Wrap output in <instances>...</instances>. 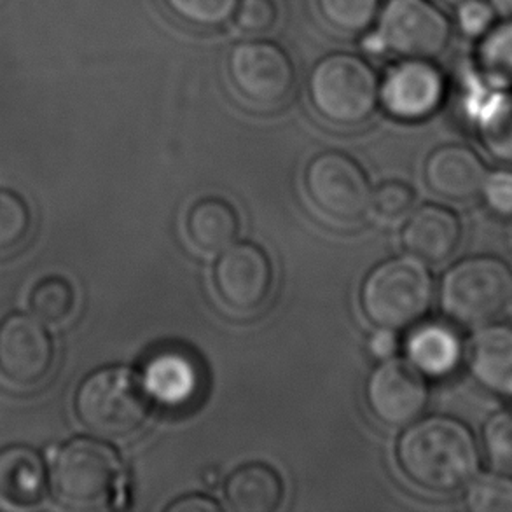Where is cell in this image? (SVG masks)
<instances>
[{
    "label": "cell",
    "mask_w": 512,
    "mask_h": 512,
    "mask_svg": "<svg viewBox=\"0 0 512 512\" xmlns=\"http://www.w3.org/2000/svg\"><path fill=\"white\" fill-rule=\"evenodd\" d=\"M511 299V266L495 256L465 257L444 273L439 285L444 315L467 329L497 322Z\"/></svg>",
    "instance_id": "277c9868"
},
{
    "label": "cell",
    "mask_w": 512,
    "mask_h": 512,
    "mask_svg": "<svg viewBox=\"0 0 512 512\" xmlns=\"http://www.w3.org/2000/svg\"><path fill=\"white\" fill-rule=\"evenodd\" d=\"M231 83L250 104L277 107L291 95L296 70L284 49L268 41H243L228 58Z\"/></svg>",
    "instance_id": "9c48e42d"
},
{
    "label": "cell",
    "mask_w": 512,
    "mask_h": 512,
    "mask_svg": "<svg viewBox=\"0 0 512 512\" xmlns=\"http://www.w3.org/2000/svg\"><path fill=\"white\" fill-rule=\"evenodd\" d=\"M30 310L44 324L60 326L76 310V291L67 278H42L30 292Z\"/></svg>",
    "instance_id": "cb8c5ba5"
},
{
    "label": "cell",
    "mask_w": 512,
    "mask_h": 512,
    "mask_svg": "<svg viewBox=\"0 0 512 512\" xmlns=\"http://www.w3.org/2000/svg\"><path fill=\"white\" fill-rule=\"evenodd\" d=\"M273 284L271 259L256 243H233L219 254L214 266L215 292L233 312L252 313L263 308Z\"/></svg>",
    "instance_id": "8fae6325"
},
{
    "label": "cell",
    "mask_w": 512,
    "mask_h": 512,
    "mask_svg": "<svg viewBox=\"0 0 512 512\" xmlns=\"http://www.w3.org/2000/svg\"><path fill=\"white\" fill-rule=\"evenodd\" d=\"M486 173L485 161L474 149L464 144H446L429 154L423 180L439 198L462 203L479 196Z\"/></svg>",
    "instance_id": "9a60e30c"
},
{
    "label": "cell",
    "mask_w": 512,
    "mask_h": 512,
    "mask_svg": "<svg viewBox=\"0 0 512 512\" xmlns=\"http://www.w3.org/2000/svg\"><path fill=\"white\" fill-rule=\"evenodd\" d=\"M481 451L497 471L512 474V404L495 409L481 429Z\"/></svg>",
    "instance_id": "484cf974"
},
{
    "label": "cell",
    "mask_w": 512,
    "mask_h": 512,
    "mask_svg": "<svg viewBox=\"0 0 512 512\" xmlns=\"http://www.w3.org/2000/svg\"><path fill=\"white\" fill-rule=\"evenodd\" d=\"M366 402L378 422L390 429H404L423 415L429 404V387L409 362L390 357L369 374Z\"/></svg>",
    "instance_id": "7c38bea8"
},
{
    "label": "cell",
    "mask_w": 512,
    "mask_h": 512,
    "mask_svg": "<svg viewBox=\"0 0 512 512\" xmlns=\"http://www.w3.org/2000/svg\"><path fill=\"white\" fill-rule=\"evenodd\" d=\"M55 364V343L44 322L11 313L0 320V374L14 387L34 388Z\"/></svg>",
    "instance_id": "30bf717a"
},
{
    "label": "cell",
    "mask_w": 512,
    "mask_h": 512,
    "mask_svg": "<svg viewBox=\"0 0 512 512\" xmlns=\"http://www.w3.org/2000/svg\"><path fill=\"white\" fill-rule=\"evenodd\" d=\"M446 77L430 60L402 58L380 84V100L385 111L401 121L430 118L443 105Z\"/></svg>",
    "instance_id": "4fadbf2b"
},
{
    "label": "cell",
    "mask_w": 512,
    "mask_h": 512,
    "mask_svg": "<svg viewBox=\"0 0 512 512\" xmlns=\"http://www.w3.org/2000/svg\"><path fill=\"white\" fill-rule=\"evenodd\" d=\"M465 506L472 512H512V474L479 471L465 486Z\"/></svg>",
    "instance_id": "d4e9b609"
},
{
    "label": "cell",
    "mask_w": 512,
    "mask_h": 512,
    "mask_svg": "<svg viewBox=\"0 0 512 512\" xmlns=\"http://www.w3.org/2000/svg\"><path fill=\"white\" fill-rule=\"evenodd\" d=\"M455 7L457 28L469 39L478 41L493 27V23L499 20L488 0H464Z\"/></svg>",
    "instance_id": "1f68e13d"
},
{
    "label": "cell",
    "mask_w": 512,
    "mask_h": 512,
    "mask_svg": "<svg viewBox=\"0 0 512 512\" xmlns=\"http://www.w3.org/2000/svg\"><path fill=\"white\" fill-rule=\"evenodd\" d=\"M485 207L499 219H512V167L488 170L479 191Z\"/></svg>",
    "instance_id": "4dcf8cb0"
},
{
    "label": "cell",
    "mask_w": 512,
    "mask_h": 512,
    "mask_svg": "<svg viewBox=\"0 0 512 512\" xmlns=\"http://www.w3.org/2000/svg\"><path fill=\"white\" fill-rule=\"evenodd\" d=\"M397 464L416 488L451 495L478 474L481 446L472 430L457 418H418L399 437Z\"/></svg>",
    "instance_id": "6da1fadb"
},
{
    "label": "cell",
    "mask_w": 512,
    "mask_h": 512,
    "mask_svg": "<svg viewBox=\"0 0 512 512\" xmlns=\"http://www.w3.org/2000/svg\"><path fill=\"white\" fill-rule=\"evenodd\" d=\"M305 189L320 214L343 224L364 219L373 203V187L364 168L340 151H327L308 163Z\"/></svg>",
    "instance_id": "ba28073f"
},
{
    "label": "cell",
    "mask_w": 512,
    "mask_h": 512,
    "mask_svg": "<svg viewBox=\"0 0 512 512\" xmlns=\"http://www.w3.org/2000/svg\"><path fill=\"white\" fill-rule=\"evenodd\" d=\"M167 512H221V506L205 495H187L172 502Z\"/></svg>",
    "instance_id": "836d02e7"
},
{
    "label": "cell",
    "mask_w": 512,
    "mask_h": 512,
    "mask_svg": "<svg viewBox=\"0 0 512 512\" xmlns=\"http://www.w3.org/2000/svg\"><path fill=\"white\" fill-rule=\"evenodd\" d=\"M284 481L266 464L242 465L224 485L228 506L236 512L277 511L284 500Z\"/></svg>",
    "instance_id": "ffe728a7"
},
{
    "label": "cell",
    "mask_w": 512,
    "mask_h": 512,
    "mask_svg": "<svg viewBox=\"0 0 512 512\" xmlns=\"http://www.w3.org/2000/svg\"><path fill=\"white\" fill-rule=\"evenodd\" d=\"M32 214L18 194L0 189V252L13 250L27 240Z\"/></svg>",
    "instance_id": "83f0119b"
},
{
    "label": "cell",
    "mask_w": 512,
    "mask_h": 512,
    "mask_svg": "<svg viewBox=\"0 0 512 512\" xmlns=\"http://www.w3.org/2000/svg\"><path fill=\"white\" fill-rule=\"evenodd\" d=\"M320 14L331 27L345 34H360L380 14V0H317Z\"/></svg>",
    "instance_id": "4316f807"
},
{
    "label": "cell",
    "mask_w": 512,
    "mask_h": 512,
    "mask_svg": "<svg viewBox=\"0 0 512 512\" xmlns=\"http://www.w3.org/2000/svg\"><path fill=\"white\" fill-rule=\"evenodd\" d=\"M409 364L427 378H446L465 359V345L455 327L429 322L416 327L406 343Z\"/></svg>",
    "instance_id": "d6986e66"
},
{
    "label": "cell",
    "mask_w": 512,
    "mask_h": 512,
    "mask_svg": "<svg viewBox=\"0 0 512 512\" xmlns=\"http://www.w3.org/2000/svg\"><path fill=\"white\" fill-rule=\"evenodd\" d=\"M186 231L196 249L215 256L235 243L240 233V219L228 201L205 198L189 208Z\"/></svg>",
    "instance_id": "44dd1931"
},
{
    "label": "cell",
    "mask_w": 512,
    "mask_h": 512,
    "mask_svg": "<svg viewBox=\"0 0 512 512\" xmlns=\"http://www.w3.org/2000/svg\"><path fill=\"white\" fill-rule=\"evenodd\" d=\"M395 348H397V338H395L394 331L378 329L369 338V352L373 353L374 357H378V359H390L394 355Z\"/></svg>",
    "instance_id": "e575fe53"
},
{
    "label": "cell",
    "mask_w": 512,
    "mask_h": 512,
    "mask_svg": "<svg viewBox=\"0 0 512 512\" xmlns=\"http://www.w3.org/2000/svg\"><path fill=\"white\" fill-rule=\"evenodd\" d=\"M479 77L502 91H512V20L499 18L478 39L476 51Z\"/></svg>",
    "instance_id": "603a6c76"
},
{
    "label": "cell",
    "mask_w": 512,
    "mask_h": 512,
    "mask_svg": "<svg viewBox=\"0 0 512 512\" xmlns=\"http://www.w3.org/2000/svg\"><path fill=\"white\" fill-rule=\"evenodd\" d=\"M376 20L378 27L364 41L369 53L432 60L450 44V20L430 0H387Z\"/></svg>",
    "instance_id": "52a82bcc"
},
{
    "label": "cell",
    "mask_w": 512,
    "mask_h": 512,
    "mask_svg": "<svg viewBox=\"0 0 512 512\" xmlns=\"http://www.w3.org/2000/svg\"><path fill=\"white\" fill-rule=\"evenodd\" d=\"M511 306H512V299H511Z\"/></svg>",
    "instance_id": "74e56055"
},
{
    "label": "cell",
    "mask_w": 512,
    "mask_h": 512,
    "mask_svg": "<svg viewBox=\"0 0 512 512\" xmlns=\"http://www.w3.org/2000/svg\"><path fill=\"white\" fill-rule=\"evenodd\" d=\"M465 360L474 381L492 394L512 397V326L492 322L474 329Z\"/></svg>",
    "instance_id": "2e32d148"
},
{
    "label": "cell",
    "mask_w": 512,
    "mask_h": 512,
    "mask_svg": "<svg viewBox=\"0 0 512 512\" xmlns=\"http://www.w3.org/2000/svg\"><path fill=\"white\" fill-rule=\"evenodd\" d=\"M142 380L151 399L167 408H184L200 392V367L187 353L163 350L147 362Z\"/></svg>",
    "instance_id": "e0dca14e"
},
{
    "label": "cell",
    "mask_w": 512,
    "mask_h": 512,
    "mask_svg": "<svg viewBox=\"0 0 512 512\" xmlns=\"http://www.w3.org/2000/svg\"><path fill=\"white\" fill-rule=\"evenodd\" d=\"M474 116L488 151L512 167V91L485 83L483 95L476 98Z\"/></svg>",
    "instance_id": "7402d4cb"
},
{
    "label": "cell",
    "mask_w": 512,
    "mask_h": 512,
    "mask_svg": "<svg viewBox=\"0 0 512 512\" xmlns=\"http://www.w3.org/2000/svg\"><path fill=\"white\" fill-rule=\"evenodd\" d=\"M77 420L93 436L121 441L137 434L151 413V397L137 371L100 367L88 374L74 395Z\"/></svg>",
    "instance_id": "7a4b0ae2"
},
{
    "label": "cell",
    "mask_w": 512,
    "mask_h": 512,
    "mask_svg": "<svg viewBox=\"0 0 512 512\" xmlns=\"http://www.w3.org/2000/svg\"><path fill=\"white\" fill-rule=\"evenodd\" d=\"M499 18L512 20V0H488Z\"/></svg>",
    "instance_id": "d590c367"
},
{
    "label": "cell",
    "mask_w": 512,
    "mask_h": 512,
    "mask_svg": "<svg viewBox=\"0 0 512 512\" xmlns=\"http://www.w3.org/2000/svg\"><path fill=\"white\" fill-rule=\"evenodd\" d=\"M415 189L402 180H388L373 191L371 207L385 219H402L413 210Z\"/></svg>",
    "instance_id": "f546056e"
},
{
    "label": "cell",
    "mask_w": 512,
    "mask_h": 512,
    "mask_svg": "<svg viewBox=\"0 0 512 512\" xmlns=\"http://www.w3.org/2000/svg\"><path fill=\"white\" fill-rule=\"evenodd\" d=\"M462 242V222L451 208L423 205L409 214L401 231V243L409 256L425 264H443Z\"/></svg>",
    "instance_id": "5bb4252c"
},
{
    "label": "cell",
    "mask_w": 512,
    "mask_h": 512,
    "mask_svg": "<svg viewBox=\"0 0 512 512\" xmlns=\"http://www.w3.org/2000/svg\"><path fill=\"white\" fill-rule=\"evenodd\" d=\"M233 16L243 32L263 34L275 25L277 6L273 0H238Z\"/></svg>",
    "instance_id": "d6a6232c"
},
{
    "label": "cell",
    "mask_w": 512,
    "mask_h": 512,
    "mask_svg": "<svg viewBox=\"0 0 512 512\" xmlns=\"http://www.w3.org/2000/svg\"><path fill=\"white\" fill-rule=\"evenodd\" d=\"M434 301V278L416 257L388 259L369 271L360 287V308L378 329L415 326Z\"/></svg>",
    "instance_id": "3957f363"
},
{
    "label": "cell",
    "mask_w": 512,
    "mask_h": 512,
    "mask_svg": "<svg viewBox=\"0 0 512 512\" xmlns=\"http://www.w3.org/2000/svg\"><path fill=\"white\" fill-rule=\"evenodd\" d=\"M177 18L194 27H221L233 18L238 0H163Z\"/></svg>",
    "instance_id": "f1b7e54d"
},
{
    "label": "cell",
    "mask_w": 512,
    "mask_h": 512,
    "mask_svg": "<svg viewBox=\"0 0 512 512\" xmlns=\"http://www.w3.org/2000/svg\"><path fill=\"white\" fill-rule=\"evenodd\" d=\"M444 4H448V6H457L460 2H464V0H441Z\"/></svg>",
    "instance_id": "8d00e7d4"
},
{
    "label": "cell",
    "mask_w": 512,
    "mask_h": 512,
    "mask_svg": "<svg viewBox=\"0 0 512 512\" xmlns=\"http://www.w3.org/2000/svg\"><path fill=\"white\" fill-rule=\"evenodd\" d=\"M49 474L44 458L25 444L0 450V499L16 507L39 504L48 492Z\"/></svg>",
    "instance_id": "ac0fdd59"
},
{
    "label": "cell",
    "mask_w": 512,
    "mask_h": 512,
    "mask_svg": "<svg viewBox=\"0 0 512 512\" xmlns=\"http://www.w3.org/2000/svg\"><path fill=\"white\" fill-rule=\"evenodd\" d=\"M56 500L74 511H104L123 481L116 450L98 439L76 437L56 453L49 476Z\"/></svg>",
    "instance_id": "5b68a950"
},
{
    "label": "cell",
    "mask_w": 512,
    "mask_h": 512,
    "mask_svg": "<svg viewBox=\"0 0 512 512\" xmlns=\"http://www.w3.org/2000/svg\"><path fill=\"white\" fill-rule=\"evenodd\" d=\"M313 109L338 126H357L373 116L380 102V81L360 56L333 53L315 63L308 79Z\"/></svg>",
    "instance_id": "8992f818"
}]
</instances>
